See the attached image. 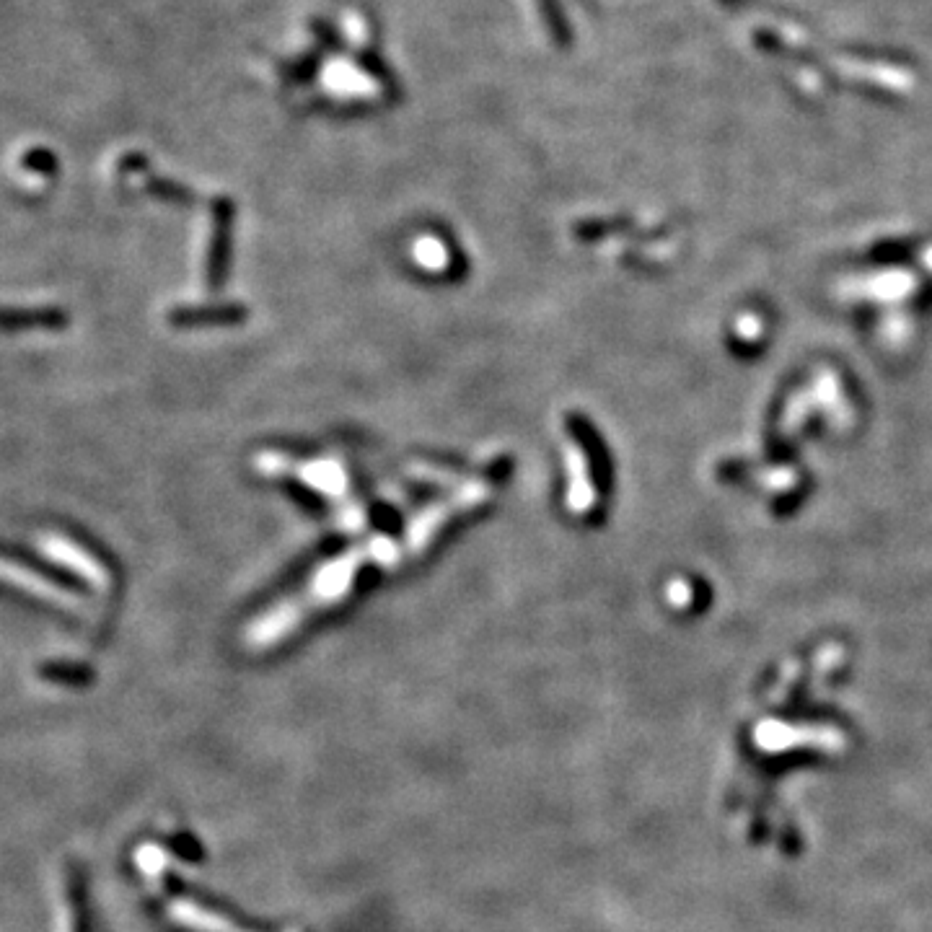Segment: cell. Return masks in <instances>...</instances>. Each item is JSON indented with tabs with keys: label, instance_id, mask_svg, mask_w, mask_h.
Instances as JSON below:
<instances>
[{
	"label": "cell",
	"instance_id": "cell-1",
	"mask_svg": "<svg viewBox=\"0 0 932 932\" xmlns=\"http://www.w3.org/2000/svg\"><path fill=\"white\" fill-rule=\"evenodd\" d=\"M816 407H821V410L829 412V415H837L839 425H847V422H850L852 410L847 407V402H844L842 386H839L837 376H834L832 371L819 373L816 381L811 384V389L798 391V394L790 399L788 407H785V417H782L780 422V433H795V430L806 422V417H811V412L816 410Z\"/></svg>",
	"mask_w": 932,
	"mask_h": 932
},
{
	"label": "cell",
	"instance_id": "cell-2",
	"mask_svg": "<svg viewBox=\"0 0 932 932\" xmlns=\"http://www.w3.org/2000/svg\"><path fill=\"white\" fill-rule=\"evenodd\" d=\"M0 557H6V560L13 562V565L26 567L29 573L42 575L47 583H52V586H57V588H63V591H73V593L89 591V583H86L81 575L73 573V570H68V567L55 565V562L45 560V557L37 555L34 549L24 547V544H6V542H3V544H0Z\"/></svg>",
	"mask_w": 932,
	"mask_h": 932
},
{
	"label": "cell",
	"instance_id": "cell-3",
	"mask_svg": "<svg viewBox=\"0 0 932 932\" xmlns=\"http://www.w3.org/2000/svg\"><path fill=\"white\" fill-rule=\"evenodd\" d=\"M844 293L852 298H870V301H901L917 288V278L907 270H886L876 275H860L842 283Z\"/></svg>",
	"mask_w": 932,
	"mask_h": 932
},
{
	"label": "cell",
	"instance_id": "cell-4",
	"mask_svg": "<svg viewBox=\"0 0 932 932\" xmlns=\"http://www.w3.org/2000/svg\"><path fill=\"white\" fill-rule=\"evenodd\" d=\"M70 316L60 306H3L0 309V332L16 334L26 329H63Z\"/></svg>",
	"mask_w": 932,
	"mask_h": 932
},
{
	"label": "cell",
	"instance_id": "cell-5",
	"mask_svg": "<svg viewBox=\"0 0 932 932\" xmlns=\"http://www.w3.org/2000/svg\"><path fill=\"white\" fill-rule=\"evenodd\" d=\"M736 332H738V337H741V340H749V342L756 340V337H759V332H762V319H759V316H754V314H746L744 319L738 322Z\"/></svg>",
	"mask_w": 932,
	"mask_h": 932
},
{
	"label": "cell",
	"instance_id": "cell-6",
	"mask_svg": "<svg viewBox=\"0 0 932 932\" xmlns=\"http://www.w3.org/2000/svg\"><path fill=\"white\" fill-rule=\"evenodd\" d=\"M668 596H671V601H674L676 606H687L689 601H692V588H689L687 583L676 580V583H671V588H668Z\"/></svg>",
	"mask_w": 932,
	"mask_h": 932
},
{
	"label": "cell",
	"instance_id": "cell-7",
	"mask_svg": "<svg viewBox=\"0 0 932 932\" xmlns=\"http://www.w3.org/2000/svg\"><path fill=\"white\" fill-rule=\"evenodd\" d=\"M922 262H925V267H927V270L932 272V246H927L925 252H922Z\"/></svg>",
	"mask_w": 932,
	"mask_h": 932
}]
</instances>
